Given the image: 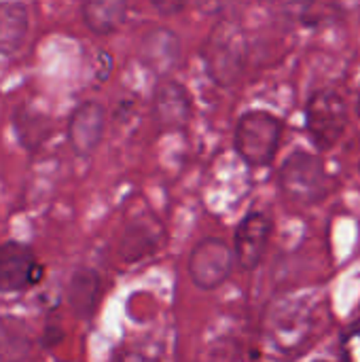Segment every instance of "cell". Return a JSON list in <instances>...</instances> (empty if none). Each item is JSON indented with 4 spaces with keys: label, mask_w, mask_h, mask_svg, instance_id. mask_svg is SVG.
I'll use <instances>...</instances> for the list:
<instances>
[{
    "label": "cell",
    "mask_w": 360,
    "mask_h": 362,
    "mask_svg": "<svg viewBox=\"0 0 360 362\" xmlns=\"http://www.w3.org/2000/svg\"><path fill=\"white\" fill-rule=\"evenodd\" d=\"M261 2H265L267 6H272V8H276V11L284 13V15L303 17V19L308 17L310 8L314 4V0H261Z\"/></svg>",
    "instance_id": "ac0fdd59"
},
{
    "label": "cell",
    "mask_w": 360,
    "mask_h": 362,
    "mask_svg": "<svg viewBox=\"0 0 360 362\" xmlns=\"http://www.w3.org/2000/svg\"><path fill=\"white\" fill-rule=\"evenodd\" d=\"M310 333V314L293 305L278 308L272 316V339L282 352L295 350Z\"/></svg>",
    "instance_id": "8fae6325"
},
{
    "label": "cell",
    "mask_w": 360,
    "mask_h": 362,
    "mask_svg": "<svg viewBox=\"0 0 360 362\" xmlns=\"http://www.w3.org/2000/svg\"><path fill=\"white\" fill-rule=\"evenodd\" d=\"M45 267L36 261L34 250L21 242L0 246V293H21L42 280Z\"/></svg>",
    "instance_id": "8992f818"
},
{
    "label": "cell",
    "mask_w": 360,
    "mask_h": 362,
    "mask_svg": "<svg viewBox=\"0 0 360 362\" xmlns=\"http://www.w3.org/2000/svg\"><path fill=\"white\" fill-rule=\"evenodd\" d=\"M151 4L161 15H176V13H182L187 8L189 0H151Z\"/></svg>",
    "instance_id": "d6986e66"
},
{
    "label": "cell",
    "mask_w": 360,
    "mask_h": 362,
    "mask_svg": "<svg viewBox=\"0 0 360 362\" xmlns=\"http://www.w3.org/2000/svg\"><path fill=\"white\" fill-rule=\"evenodd\" d=\"M348 125L346 100L335 89H318L306 104V129L318 151L333 148Z\"/></svg>",
    "instance_id": "277c9868"
},
{
    "label": "cell",
    "mask_w": 360,
    "mask_h": 362,
    "mask_svg": "<svg viewBox=\"0 0 360 362\" xmlns=\"http://www.w3.org/2000/svg\"><path fill=\"white\" fill-rule=\"evenodd\" d=\"M339 4V8H354V6H359L360 4V0H337Z\"/></svg>",
    "instance_id": "44dd1931"
},
{
    "label": "cell",
    "mask_w": 360,
    "mask_h": 362,
    "mask_svg": "<svg viewBox=\"0 0 360 362\" xmlns=\"http://www.w3.org/2000/svg\"><path fill=\"white\" fill-rule=\"evenodd\" d=\"M153 119L161 132L185 129L191 119V98L187 89L172 78H161L153 93Z\"/></svg>",
    "instance_id": "9c48e42d"
},
{
    "label": "cell",
    "mask_w": 360,
    "mask_h": 362,
    "mask_svg": "<svg viewBox=\"0 0 360 362\" xmlns=\"http://www.w3.org/2000/svg\"><path fill=\"white\" fill-rule=\"evenodd\" d=\"M282 136V121L265 110H248L236 125V153L250 168H265L274 161Z\"/></svg>",
    "instance_id": "7a4b0ae2"
},
{
    "label": "cell",
    "mask_w": 360,
    "mask_h": 362,
    "mask_svg": "<svg viewBox=\"0 0 360 362\" xmlns=\"http://www.w3.org/2000/svg\"><path fill=\"white\" fill-rule=\"evenodd\" d=\"M104 127H106L104 106L93 100L81 102L72 110L68 121V142L72 151L83 159L91 157L102 142Z\"/></svg>",
    "instance_id": "ba28073f"
},
{
    "label": "cell",
    "mask_w": 360,
    "mask_h": 362,
    "mask_svg": "<svg viewBox=\"0 0 360 362\" xmlns=\"http://www.w3.org/2000/svg\"><path fill=\"white\" fill-rule=\"evenodd\" d=\"M195 2H197V6L206 15H219V13H223L229 6L231 0H195Z\"/></svg>",
    "instance_id": "ffe728a7"
},
{
    "label": "cell",
    "mask_w": 360,
    "mask_h": 362,
    "mask_svg": "<svg viewBox=\"0 0 360 362\" xmlns=\"http://www.w3.org/2000/svg\"><path fill=\"white\" fill-rule=\"evenodd\" d=\"M13 127H15V134L25 151H36L51 134V121L45 115L30 110L25 106L15 110Z\"/></svg>",
    "instance_id": "2e32d148"
},
{
    "label": "cell",
    "mask_w": 360,
    "mask_h": 362,
    "mask_svg": "<svg viewBox=\"0 0 360 362\" xmlns=\"http://www.w3.org/2000/svg\"><path fill=\"white\" fill-rule=\"evenodd\" d=\"M182 47L180 38L168 28H153L144 34L140 45L142 64L157 76H168L180 64Z\"/></svg>",
    "instance_id": "30bf717a"
},
{
    "label": "cell",
    "mask_w": 360,
    "mask_h": 362,
    "mask_svg": "<svg viewBox=\"0 0 360 362\" xmlns=\"http://www.w3.org/2000/svg\"><path fill=\"white\" fill-rule=\"evenodd\" d=\"M280 187L286 197L301 206H314L329 193L325 161L308 151H295L280 168Z\"/></svg>",
    "instance_id": "3957f363"
},
{
    "label": "cell",
    "mask_w": 360,
    "mask_h": 362,
    "mask_svg": "<svg viewBox=\"0 0 360 362\" xmlns=\"http://www.w3.org/2000/svg\"><path fill=\"white\" fill-rule=\"evenodd\" d=\"M32 350L30 327L17 316H0V356L25 358Z\"/></svg>",
    "instance_id": "e0dca14e"
},
{
    "label": "cell",
    "mask_w": 360,
    "mask_h": 362,
    "mask_svg": "<svg viewBox=\"0 0 360 362\" xmlns=\"http://www.w3.org/2000/svg\"><path fill=\"white\" fill-rule=\"evenodd\" d=\"M233 255L236 252H231V248L219 238L202 240L199 244H195L187 261V272L191 282L199 291L219 288L231 276L233 261H236Z\"/></svg>",
    "instance_id": "5b68a950"
},
{
    "label": "cell",
    "mask_w": 360,
    "mask_h": 362,
    "mask_svg": "<svg viewBox=\"0 0 360 362\" xmlns=\"http://www.w3.org/2000/svg\"><path fill=\"white\" fill-rule=\"evenodd\" d=\"M356 115H359V119H360V89H359V95H356Z\"/></svg>",
    "instance_id": "7402d4cb"
},
{
    "label": "cell",
    "mask_w": 360,
    "mask_h": 362,
    "mask_svg": "<svg viewBox=\"0 0 360 362\" xmlns=\"http://www.w3.org/2000/svg\"><path fill=\"white\" fill-rule=\"evenodd\" d=\"M102 280L95 269L91 267H79L68 284V303L79 318H91L98 297H100Z\"/></svg>",
    "instance_id": "4fadbf2b"
},
{
    "label": "cell",
    "mask_w": 360,
    "mask_h": 362,
    "mask_svg": "<svg viewBox=\"0 0 360 362\" xmlns=\"http://www.w3.org/2000/svg\"><path fill=\"white\" fill-rule=\"evenodd\" d=\"M161 240V229L157 221H136L127 225L123 240H121V257L127 263H136L149 255H153L159 246Z\"/></svg>",
    "instance_id": "9a60e30c"
},
{
    "label": "cell",
    "mask_w": 360,
    "mask_h": 362,
    "mask_svg": "<svg viewBox=\"0 0 360 362\" xmlns=\"http://www.w3.org/2000/svg\"><path fill=\"white\" fill-rule=\"evenodd\" d=\"M272 231H274V223L263 212H250L240 221V225L236 229L233 252H236L238 265L244 272L257 269V265L261 263V259L267 250Z\"/></svg>",
    "instance_id": "52a82bcc"
},
{
    "label": "cell",
    "mask_w": 360,
    "mask_h": 362,
    "mask_svg": "<svg viewBox=\"0 0 360 362\" xmlns=\"http://www.w3.org/2000/svg\"><path fill=\"white\" fill-rule=\"evenodd\" d=\"M127 15V0H85L83 2V21L85 25L100 36L112 34L121 28Z\"/></svg>",
    "instance_id": "5bb4252c"
},
{
    "label": "cell",
    "mask_w": 360,
    "mask_h": 362,
    "mask_svg": "<svg viewBox=\"0 0 360 362\" xmlns=\"http://www.w3.org/2000/svg\"><path fill=\"white\" fill-rule=\"evenodd\" d=\"M30 15L25 4L15 0L0 2V55H13L25 42Z\"/></svg>",
    "instance_id": "7c38bea8"
},
{
    "label": "cell",
    "mask_w": 360,
    "mask_h": 362,
    "mask_svg": "<svg viewBox=\"0 0 360 362\" xmlns=\"http://www.w3.org/2000/svg\"><path fill=\"white\" fill-rule=\"evenodd\" d=\"M202 57L208 76L219 87L236 85L248 62V38L240 23L223 19L204 40Z\"/></svg>",
    "instance_id": "6da1fadb"
}]
</instances>
